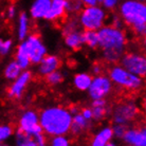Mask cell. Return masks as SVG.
<instances>
[{"instance_id": "cell-1", "label": "cell", "mask_w": 146, "mask_h": 146, "mask_svg": "<svg viewBox=\"0 0 146 146\" xmlns=\"http://www.w3.org/2000/svg\"><path fill=\"white\" fill-rule=\"evenodd\" d=\"M99 46L104 51V57L107 62H115L124 53L125 38L124 33L115 27L101 28L98 33Z\"/></svg>"}, {"instance_id": "cell-2", "label": "cell", "mask_w": 146, "mask_h": 146, "mask_svg": "<svg viewBox=\"0 0 146 146\" xmlns=\"http://www.w3.org/2000/svg\"><path fill=\"white\" fill-rule=\"evenodd\" d=\"M71 113L62 108H49L40 115V126L51 135L67 133L71 125Z\"/></svg>"}, {"instance_id": "cell-3", "label": "cell", "mask_w": 146, "mask_h": 146, "mask_svg": "<svg viewBox=\"0 0 146 146\" xmlns=\"http://www.w3.org/2000/svg\"><path fill=\"white\" fill-rule=\"evenodd\" d=\"M121 14L125 22L131 27L138 34H145L146 7L141 1L128 0L122 4Z\"/></svg>"}, {"instance_id": "cell-4", "label": "cell", "mask_w": 146, "mask_h": 146, "mask_svg": "<svg viewBox=\"0 0 146 146\" xmlns=\"http://www.w3.org/2000/svg\"><path fill=\"white\" fill-rule=\"evenodd\" d=\"M110 77L115 84L129 90L139 89L142 85V80L138 75L128 72L127 70L121 67H113L110 70Z\"/></svg>"}, {"instance_id": "cell-5", "label": "cell", "mask_w": 146, "mask_h": 146, "mask_svg": "<svg viewBox=\"0 0 146 146\" xmlns=\"http://www.w3.org/2000/svg\"><path fill=\"white\" fill-rule=\"evenodd\" d=\"M105 19V13L102 9L96 7H88L80 15V22L86 30H99L102 28Z\"/></svg>"}, {"instance_id": "cell-6", "label": "cell", "mask_w": 146, "mask_h": 146, "mask_svg": "<svg viewBox=\"0 0 146 146\" xmlns=\"http://www.w3.org/2000/svg\"><path fill=\"white\" fill-rule=\"evenodd\" d=\"M122 65L128 72L135 74L138 76H144L146 73V60L144 56L137 53H128L124 55L122 59Z\"/></svg>"}, {"instance_id": "cell-7", "label": "cell", "mask_w": 146, "mask_h": 146, "mask_svg": "<svg viewBox=\"0 0 146 146\" xmlns=\"http://www.w3.org/2000/svg\"><path fill=\"white\" fill-rule=\"evenodd\" d=\"M88 89H89V94L93 100L103 99L111 90V83L109 78L105 76H99L91 80V84Z\"/></svg>"}, {"instance_id": "cell-8", "label": "cell", "mask_w": 146, "mask_h": 146, "mask_svg": "<svg viewBox=\"0 0 146 146\" xmlns=\"http://www.w3.org/2000/svg\"><path fill=\"white\" fill-rule=\"evenodd\" d=\"M27 50H28V55H29L30 62L37 64L39 62L44 55L46 54V48L41 44L39 40V37L36 35H32L29 37V39L26 41Z\"/></svg>"}, {"instance_id": "cell-9", "label": "cell", "mask_w": 146, "mask_h": 146, "mask_svg": "<svg viewBox=\"0 0 146 146\" xmlns=\"http://www.w3.org/2000/svg\"><path fill=\"white\" fill-rule=\"evenodd\" d=\"M20 130L33 135L42 131L41 126L38 124V117L36 113L33 111H28L22 115L20 120Z\"/></svg>"}, {"instance_id": "cell-10", "label": "cell", "mask_w": 146, "mask_h": 146, "mask_svg": "<svg viewBox=\"0 0 146 146\" xmlns=\"http://www.w3.org/2000/svg\"><path fill=\"white\" fill-rule=\"evenodd\" d=\"M137 109L132 104H124L117 107L113 113V119L117 124H125L135 117Z\"/></svg>"}, {"instance_id": "cell-11", "label": "cell", "mask_w": 146, "mask_h": 146, "mask_svg": "<svg viewBox=\"0 0 146 146\" xmlns=\"http://www.w3.org/2000/svg\"><path fill=\"white\" fill-rule=\"evenodd\" d=\"M66 0H52L50 10L44 18L49 20H59L66 14Z\"/></svg>"}, {"instance_id": "cell-12", "label": "cell", "mask_w": 146, "mask_h": 146, "mask_svg": "<svg viewBox=\"0 0 146 146\" xmlns=\"http://www.w3.org/2000/svg\"><path fill=\"white\" fill-rule=\"evenodd\" d=\"M124 140L127 143L135 146H145L146 145V132L145 129H132L126 130L124 135Z\"/></svg>"}, {"instance_id": "cell-13", "label": "cell", "mask_w": 146, "mask_h": 146, "mask_svg": "<svg viewBox=\"0 0 146 146\" xmlns=\"http://www.w3.org/2000/svg\"><path fill=\"white\" fill-rule=\"evenodd\" d=\"M30 78H31V73L30 72L22 73L21 75L19 76L18 80H17V82L10 88L9 95L11 98H20L22 91H23V89H25L27 83L29 82Z\"/></svg>"}, {"instance_id": "cell-14", "label": "cell", "mask_w": 146, "mask_h": 146, "mask_svg": "<svg viewBox=\"0 0 146 146\" xmlns=\"http://www.w3.org/2000/svg\"><path fill=\"white\" fill-rule=\"evenodd\" d=\"M51 1L50 0H37L31 9V14L34 18H42L50 10Z\"/></svg>"}, {"instance_id": "cell-15", "label": "cell", "mask_w": 146, "mask_h": 146, "mask_svg": "<svg viewBox=\"0 0 146 146\" xmlns=\"http://www.w3.org/2000/svg\"><path fill=\"white\" fill-rule=\"evenodd\" d=\"M40 62L41 64H40L39 72L44 75L55 71L59 67V59L56 56H46Z\"/></svg>"}, {"instance_id": "cell-16", "label": "cell", "mask_w": 146, "mask_h": 146, "mask_svg": "<svg viewBox=\"0 0 146 146\" xmlns=\"http://www.w3.org/2000/svg\"><path fill=\"white\" fill-rule=\"evenodd\" d=\"M84 44V36L83 34L77 32V31H72L66 34V44L72 49H80L82 44Z\"/></svg>"}, {"instance_id": "cell-17", "label": "cell", "mask_w": 146, "mask_h": 146, "mask_svg": "<svg viewBox=\"0 0 146 146\" xmlns=\"http://www.w3.org/2000/svg\"><path fill=\"white\" fill-rule=\"evenodd\" d=\"M113 135V131L111 128H105L103 129L102 131L99 132L98 135H95L94 140L92 142L93 146H105L107 145L109 141L111 140Z\"/></svg>"}, {"instance_id": "cell-18", "label": "cell", "mask_w": 146, "mask_h": 146, "mask_svg": "<svg viewBox=\"0 0 146 146\" xmlns=\"http://www.w3.org/2000/svg\"><path fill=\"white\" fill-rule=\"evenodd\" d=\"M87 120L85 119L82 114L76 113L74 114L73 121H71V125H70V129L74 135H78L84 130L85 128L87 127Z\"/></svg>"}, {"instance_id": "cell-19", "label": "cell", "mask_w": 146, "mask_h": 146, "mask_svg": "<svg viewBox=\"0 0 146 146\" xmlns=\"http://www.w3.org/2000/svg\"><path fill=\"white\" fill-rule=\"evenodd\" d=\"M17 64L19 65V67L23 69L27 68L30 64V58L28 55V50H27V44L26 41L22 42L18 48V52H17Z\"/></svg>"}, {"instance_id": "cell-20", "label": "cell", "mask_w": 146, "mask_h": 146, "mask_svg": "<svg viewBox=\"0 0 146 146\" xmlns=\"http://www.w3.org/2000/svg\"><path fill=\"white\" fill-rule=\"evenodd\" d=\"M91 76L88 74H77L76 76L74 77V84H75L77 89L86 90L91 84Z\"/></svg>"}, {"instance_id": "cell-21", "label": "cell", "mask_w": 146, "mask_h": 146, "mask_svg": "<svg viewBox=\"0 0 146 146\" xmlns=\"http://www.w3.org/2000/svg\"><path fill=\"white\" fill-rule=\"evenodd\" d=\"M84 36V44H86L88 47L95 48L99 46V37L98 33L93 30H86V32L83 33Z\"/></svg>"}, {"instance_id": "cell-22", "label": "cell", "mask_w": 146, "mask_h": 146, "mask_svg": "<svg viewBox=\"0 0 146 146\" xmlns=\"http://www.w3.org/2000/svg\"><path fill=\"white\" fill-rule=\"evenodd\" d=\"M17 144L18 145L22 146H35L36 143L34 141V137L33 135H30V133H27V132L22 131L19 129L18 132H17Z\"/></svg>"}, {"instance_id": "cell-23", "label": "cell", "mask_w": 146, "mask_h": 146, "mask_svg": "<svg viewBox=\"0 0 146 146\" xmlns=\"http://www.w3.org/2000/svg\"><path fill=\"white\" fill-rule=\"evenodd\" d=\"M20 70H21V68L19 67L17 62H11V64L7 67V69H5V76H7L9 80H14V78H16V77L19 75Z\"/></svg>"}, {"instance_id": "cell-24", "label": "cell", "mask_w": 146, "mask_h": 146, "mask_svg": "<svg viewBox=\"0 0 146 146\" xmlns=\"http://www.w3.org/2000/svg\"><path fill=\"white\" fill-rule=\"evenodd\" d=\"M27 31H28V17L25 13H22L19 21V39H23L26 37Z\"/></svg>"}, {"instance_id": "cell-25", "label": "cell", "mask_w": 146, "mask_h": 146, "mask_svg": "<svg viewBox=\"0 0 146 146\" xmlns=\"http://www.w3.org/2000/svg\"><path fill=\"white\" fill-rule=\"evenodd\" d=\"M62 80H64L62 75L59 72H57V71H52V72L46 74V80H47L48 84H58V83L62 82Z\"/></svg>"}, {"instance_id": "cell-26", "label": "cell", "mask_w": 146, "mask_h": 146, "mask_svg": "<svg viewBox=\"0 0 146 146\" xmlns=\"http://www.w3.org/2000/svg\"><path fill=\"white\" fill-rule=\"evenodd\" d=\"M91 112L92 117H94L95 120H101L105 117V114L107 113V109L105 108V106H93Z\"/></svg>"}, {"instance_id": "cell-27", "label": "cell", "mask_w": 146, "mask_h": 146, "mask_svg": "<svg viewBox=\"0 0 146 146\" xmlns=\"http://www.w3.org/2000/svg\"><path fill=\"white\" fill-rule=\"evenodd\" d=\"M52 144L54 146H67V145H69V142H68V140H67L66 138L62 137V135H56L55 138H53Z\"/></svg>"}, {"instance_id": "cell-28", "label": "cell", "mask_w": 146, "mask_h": 146, "mask_svg": "<svg viewBox=\"0 0 146 146\" xmlns=\"http://www.w3.org/2000/svg\"><path fill=\"white\" fill-rule=\"evenodd\" d=\"M12 135V129L9 126H0V142L7 139Z\"/></svg>"}, {"instance_id": "cell-29", "label": "cell", "mask_w": 146, "mask_h": 146, "mask_svg": "<svg viewBox=\"0 0 146 146\" xmlns=\"http://www.w3.org/2000/svg\"><path fill=\"white\" fill-rule=\"evenodd\" d=\"M113 135H115L119 138H123L126 132V128H125L124 124H117L112 129Z\"/></svg>"}, {"instance_id": "cell-30", "label": "cell", "mask_w": 146, "mask_h": 146, "mask_svg": "<svg viewBox=\"0 0 146 146\" xmlns=\"http://www.w3.org/2000/svg\"><path fill=\"white\" fill-rule=\"evenodd\" d=\"M12 46V41L11 40H7V41H3V40L0 39V53L1 54H7L10 48Z\"/></svg>"}, {"instance_id": "cell-31", "label": "cell", "mask_w": 146, "mask_h": 146, "mask_svg": "<svg viewBox=\"0 0 146 146\" xmlns=\"http://www.w3.org/2000/svg\"><path fill=\"white\" fill-rule=\"evenodd\" d=\"M103 4L107 9H113L117 5V0H103Z\"/></svg>"}, {"instance_id": "cell-32", "label": "cell", "mask_w": 146, "mask_h": 146, "mask_svg": "<svg viewBox=\"0 0 146 146\" xmlns=\"http://www.w3.org/2000/svg\"><path fill=\"white\" fill-rule=\"evenodd\" d=\"M82 115L86 119V120H90L92 117V112L90 109H84L83 110V113H82Z\"/></svg>"}, {"instance_id": "cell-33", "label": "cell", "mask_w": 146, "mask_h": 146, "mask_svg": "<svg viewBox=\"0 0 146 146\" xmlns=\"http://www.w3.org/2000/svg\"><path fill=\"white\" fill-rule=\"evenodd\" d=\"M82 2H84L85 4H87L89 7H93V5H96L99 3L101 0H80Z\"/></svg>"}, {"instance_id": "cell-34", "label": "cell", "mask_w": 146, "mask_h": 146, "mask_svg": "<svg viewBox=\"0 0 146 146\" xmlns=\"http://www.w3.org/2000/svg\"><path fill=\"white\" fill-rule=\"evenodd\" d=\"M14 14H15V9H14V7H11L10 10H9V16H10V17H13Z\"/></svg>"}, {"instance_id": "cell-35", "label": "cell", "mask_w": 146, "mask_h": 146, "mask_svg": "<svg viewBox=\"0 0 146 146\" xmlns=\"http://www.w3.org/2000/svg\"><path fill=\"white\" fill-rule=\"evenodd\" d=\"M139 1H145V0H139Z\"/></svg>"}]
</instances>
